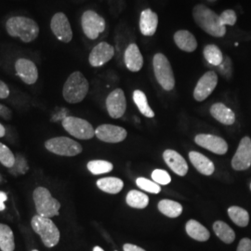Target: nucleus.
Returning a JSON list of instances; mask_svg holds the SVG:
<instances>
[{
	"label": "nucleus",
	"mask_w": 251,
	"mask_h": 251,
	"mask_svg": "<svg viewBox=\"0 0 251 251\" xmlns=\"http://www.w3.org/2000/svg\"><path fill=\"white\" fill-rule=\"evenodd\" d=\"M195 23L206 34L214 37H223L226 34V27L222 24L220 15L203 4H198L193 9Z\"/></svg>",
	"instance_id": "f257e3e1"
},
{
	"label": "nucleus",
	"mask_w": 251,
	"mask_h": 251,
	"mask_svg": "<svg viewBox=\"0 0 251 251\" xmlns=\"http://www.w3.org/2000/svg\"><path fill=\"white\" fill-rule=\"evenodd\" d=\"M6 30L9 36L24 43L35 41L39 35V25L35 20L25 16H13L7 21Z\"/></svg>",
	"instance_id": "f03ea898"
},
{
	"label": "nucleus",
	"mask_w": 251,
	"mask_h": 251,
	"mask_svg": "<svg viewBox=\"0 0 251 251\" xmlns=\"http://www.w3.org/2000/svg\"><path fill=\"white\" fill-rule=\"evenodd\" d=\"M90 90V84L81 72H74L63 85V95L69 103H79L86 98Z\"/></svg>",
	"instance_id": "7ed1b4c3"
},
{
	"label": "nucleus",
	"mask_w": 251,
	"mask_h": 251,
	"mask_svg": "<svg viewBox=\"0 0 251 251\" xmlns=\"http://www.w3.org/2000/svg\"><path fill=\"white\" fill-rule=\"evenodd\" d=\"M31 225L35 233L41 237L42 242L47 248H53L60 241L61 233L51 219L39 215L34 216Z\"/></svg>",
	"instance_id": "20e7f679"
},
{
	"label": "nucleus",
	"mask_w": 251,
	"mask_h": 251,
	"mask_svg": "<svg viewBox=\"0 0 251 251\" xmlns=\"http://www.w3.org/2000/svg\"><path fill=\"white\" fill-rule=\"evenodd\" d=\"M37 215L45 218H52L60 214L61 203L51 196L45 187H37L33 194Z\"/></svg>",
	"instance_id": "39448f33"
},
{
	"label": "nucleus",
	"mask_w": 251,
	"mask_h": 251,
	"mask_svg": "<svg viewBox=\"0 0 251 251\" xmlns=\"http://www.w3.org/2000/svg\"><path fill=\"white\" fill-rule=\"evenodd\" d=\"M152 66L155 78L162 88L171 91L175 87V77L169 59L163 53H156L152 59Z\"/></svg>",
	"instance_id": "423d86ee"
},
{
	"label": "nucleus",
	"mask_w": 251,
	"mask_h": 251,
	"mask_svg": "<svg viewBox=\"0 0 251 251\" xmlns=\"http://www.w3.org/2000/svg\"><path fill=\"white\" fill-rule=\"evenodd\" d=\"M81 26L85 36L91 40H95L104 32L106 23L96 11L86 10L81 17Z\"/></svg>",
	"instance_id": "0eeeda50"
},
{
	"label": "nucleus",
	"mask_w": 251,
	"mask_h": 251,
	"mask_svg": "<svg viewBox=\"0 0 251 251\" xmlns=\"http://www.w3.org/2000/svg\"><path fill=\"white\" fill-rule=\"evenodd\" d=\"M62 124L63 128L76 139L90 140L95 136V129L90 122L79 117H64Z\"/></svg>",
	"instance_id": "6e6552de"
},
{
	"label": "nucleus",
	"mask_w": 251,
	"mask_h": 251,
	"mask_svg": "<svg viewBox=\"0 0 251 251\" xmlns=\"http://www.w3.org/2000/svg\"><path fill=\"white\" fill-rule=\"evenodd\" d=\"M48 151L63 156H75L82 152V146L67 137H56L45 143Z\"/></svg>",
	"instance_id": "1a4fd4ad"
},
{
	"label": "nucleus",
	"mask_w": 251,
	"mask_h": 251,
	"mask_svg": "<svg viewBox=\"0 0 251 251\" xmlns=\"http://www.w3.org/2000/svg\"><path fill=\"white\" fill-rule=\"evenodd\" d=\"M50 29L54 36L63 43H69L73 39L72 27L63 12H57L50 21Z\"/></svg>",
	"instance_id": "9d476101"
},
{
	"label": "nucleus",
	"mask_w": 251,
	"mask_h": 251,
	"mask_svg": "<svg viewBox=\"0 0 251 251\" xmlns=\"http://www.w3.org/2000/svg\"><path fill=\"white\" fill-rule=\"evenodd\" d=\"M251 166V139L244 137L236 152L232 159V167L234 171H247Z\"/></svg>",
	"instance_id": "9b49d317"
},
{
	"label": "nucleus",
	"mask_w": 251,
	"mask_h": 251,
	"mask_svg": "<svg viewBox=\"0 0 251 251\" xmlns=\"http://www.w3.org/2000/svg\"><path fill=\"white\" fill-rule=\"evenodd\" d=\"M218 85V75L214 71L205 73L194 90V98L198 101H203L213 92Z\"/></svg>",
	"instance_id": "f8f14e48"
},
{
	"label": "nucleus",
	"mask_w": 251,
	"mask_h": 251,
	"mask_svg": "<svg viewBox=\"0 0 251 251\" xmlns=\"http://www.w3.org/2000/svg\"><path fill=\"white\" fill-rule=\"evenodd\" d=\"M126 130L122 126L104 124L95 129V136L104 143L117 144L121 143L126 138Z\"/></svg>",
	"instance_id": "ddd939ff"
},
{
	"label": "nucleus",
	"mask_w": 251,
	"mask_h": 251,
	"mask_svg": "<svg viewBox=\"0 0 251 251\" xmlns=\"http://www.w3.org/2000/svg\"><path fill=\"white\" fill-rule=\"evenodd\" d=\"M106 108L108 114L112 118L123 117L126 109V100L124 91L121 89L113 90L106 98Z\"/></svg>",
	"instance_id": "4468645a"
},
{
	"label": "nucleus",
	"mask_w": 251,
	"mask_h": 251,
	"mask_svg": "<svg viewBox=\"0 0 251 251\" xmlns=\"http://www.w3.org/2000/svg\"><path fill=\"white\" fill-rule=\"evenodd\" d=\"M115 55L114 47L107 42H100L90 51L89 62L92 67H100L113 59Z\"/></svg>",
	"instance_id": "2eb2a0df"
},
{
	"label": "nucleus",
	"mask_w": 251,
	"mask_h": 251,
	"mask_svg": "<svg viewBox=\"0 0 251 251\" xmlns=\"http://www.w3.org/2000/svg\"><path fill=\"white\" fill-rule=\"evenodd\" d=\"M15 72L27 85H33L38 79V69L36 63L26 58H20L15 63Z\"/></svg>",
	"instance_id": "dca6fc26"
},
{
	"label": "nucleus",
	"mask_w": 251,
	"mask_h": 251,
	"mask_svg": "<svg viewBox=\"0 0 251 251\" xmlns=\"http://www.w3.org/2000/svg\"><path fill=\"white\" fill-rule=\"evenodd\" d=\"M195 142L199 146L210 152L223 155L228 151V144L223 138L211 134H198L195 138Z\"/></svg>",
	"instance_id": "f3484780"
},
{
	"label": "nucleus",
	"mask_w": 251,
	"mask_h": 251,
	"mask_svg": "<svg viewBox=\"0 0 251 251\" xmlns=\"http://www.w3.org/2000/svg\"><path fill=\"white\" fill-rule=\"evenodd\" d=\"M126 67L131 72H139L144 66V57L141 53L139 47L131 43L126 47L124 53Z\"/></svg>",
	"instance_id": "a211bd4d"
},
{
	"label": "nucleus",
	"mask_w": 251,
	"mask_h": 251,
	"mask_svg": "<svg viewBox=\"0 0 251 251\" xmlns=\"http://www.w3.org/2000/svg\"><path fill=\"white\" fill-rule=\"evenodd\" d=\"M163 158L171 171L179 176H185L188 171V165L185 159L174 150H166L163 153Z\"/></svg>",
	"instance_id": "6ab92c4d"
},
{
	"label": "nucleus",
	"mask_w": 251,
	"mask_h": 251,
	"mask_svg": "<svg viewBox=\"0 0 251 251\" xmlns=\"http://www.w3.org/2000/svg\"><path fill=\"white\" fill-rule=\"evenodd\" d=\"M158 26V16L151 9H145L140 16V30L144 36H152Z\"/></svg>",
	"instance_id": "aec40b11"
},
{
	"label": "nucleus",
	"mask_w": 251,
	"mask_h": 251,
	"mask_svg": "<svg viewBox=\"0 0 251 251\" xmlns=\"http://www.w3.org/2000/svg\"><path fill=\"white\" fill-rule=\"evenodd\" d=\"M176 46L185 52H194L198 49V40L188 30H179L173 36Z\"/></svg>",
	"instance_id": "412c9836"
},
{
	"label": "nucleus",
	"mask_w": 251,
	"mask_h": 251,
	"mask_svg": "<svg viewBox=\"0 0 251 251\" xmlns=\"http://www.w3.org/2000/svg\"><path fill=\"white\" fill-rule=\"evenodd\" d=\"M189 158L192 165L197 169V171L203 175L210 176L215 171L213 162L200 152L195 151L189 152Z\"/></svg>",
	"instance_id": "4be33fe9"
},
{
	"label": "nucleus",
	"mask_w": 251,
	"mask_h": 251,
	"mask_svg": "<svg viewBox=\"0 0 251 251\" xmlns=\"http://www.w3.org/2000/svg\"><path fill=\"white\" fill-rule=\"evenodd\" d=\"M210 114L217 121L226 126L233 125L235 122V115L232 109L227 107L225 103L217 102L210 107Z\"/></svg>",
	"instance_id": "5701e85b"
},
{
	"label": "nucleus",
	"mask_w": 251,
	"mask_h": 251,
	"mask_svg": "<svg viewBox=\"0 0 251 251\" xmlns=\"http://www.w3.org/2000/svg\"><path fill=\"white\" fill-rule=\"evenodd\" d=\"M185 230L190 237L200 242H205L209 239L210 236V233L206 227L196 220H190L187 222L185 225Z\"/></svg>",
	"instance_id": "b1692460"
},
{
	"label": "nucleus",
	"mask_w": 251,
	"mask_h": 251,
	"mask_svg": "<svg viewBox=\"0 0 251 251\" xmlns=\"http://www.w3.org/2000/svg\"><path fill=\"white\" fill-rule=\"evenodd\" d=\"M97 186L101 191L107 194L117 195L122 191V189L124 187V182L121 179L115 178V177H108V178L98 179Z\"/></svg>",
	"instance_id": "393cba45"
},
{
	"label": "nucleus",
	"mask_w": 251,
	"mask_h": 251,
	"mask_svg": "<svg viewBox=\"0 0 251 251\" xmlns=\"http://www.w3.org/2000/svg\"><path fill=\"white\" fill-rule=\"evenodd\" d=\"M0 250L1 251H14L15 241L12 230L7 225L0 224Z\"/></svg>",
	"instance_id": "a878e982"
},
{
	"label": "nucleus",
	"mask_w": 251,
	"mask_h": 251,
	"mask_svg": "<svg viewBox=\"0 0 251 251\" xmlns=\"http://www.w3.org/2000/svg\"><path fill=\"white\" fill-rule=\"evenodd\" d=\"M213 231L216 235L225 244H231L235 239V233L233 229L225 222L217 221L213 225Z\"/></svg>",
	"instance_id": "bb28decb"
},
{
	"label": "nucleus",
	"mask_w": 251,
	"mask_h": 251,
	"mask_svg": "<svg viewBox=\"0 0 251 251\" xmlns=\"http://www.w3.org/2000/svg\"><path fill=\"white\" fill-rule=\"evenodd\" d=\"M158 209L169 218H177L182 213V206L173 200L164 199L158 203Z\"/></svg>",
	"instance_id": "cd10ccee"
},
{
	"label": "nucleus",
	"mask_w": 251,
	"mask_h": 251,
	"mask_svg": "<svg viewBox=\"0 0 251 251\" xmlns=\"http://www.w3.org/2000/svg\"><path fill=\"white\" fill-rule=\"evenodd\" d=\"M126 204L131 207L138 208V209H143L148 206L149 204V198L148 197L137 190H131L128 192L126 198Z\"/></svg>",
	"instance_id": "c85d7f7f"
},
{
	"label": "nucleus",
	"mask_w": 251,
	"mask_h": 251,
	"mask_svg": "<svg viewBox=\"0 0 251 251\" xmlns=\"http://www.w3.org/2000/svg\"><path fill=\"white\" fill-rule=\"evenodd\" d=\"M228 215L237 226L246 227L250 223L249 212L240 206H233L228 208Z\"/></svg>",
	"instance_id": "c756f323"
},
{
	"label": "nucleus",
	"mask_w": 251,
	"mask_h": 251,
	"mask_svg": "<svg viewBox=\"0 0 251 251\" xmlns=\"http://www.w3.org/2000/svg\"><path fill=\"white\" fill-rule=\"evenodd\" d=\"M204 57L206 62L212 66H219L224 61V54L220 48L214 44L206 45L203 50Z\"/></svg>",
	"instance_id": "7c9ffc66"
},
{
	"label": "nucleus",
	"mask_w": 251,
	"mask_h": 251,
	"mask_svg": "<svg viewBox=\"0 0 251 251\" xmlns=\"http://www.w3.org/2000/svg\"><path fill=\"white\" fill-rule=\"evenodd\" d=\"M133 100H134L135 104L137 105V107L140 110V112L144 115V117H148V118L154 117V113H153L152 108L150 107V105L148 103L147 97H146L145 93L143 92L142 90H134Z\"/></svg>",
	"instance_id": "2f4dec72"
},
{
	"label": "nucleus",
	"mask_w": 251,
	"mask_h": 251,
	"mask_svg": "<svg viewBox=\"0 0 251 251\" xmlns=\"http://www.w3.org/2000/svg\"><path fill=\"white\" fill-rule=\"evenodd\" d=\"M114 166L111 162L106 160H91L88 163V170L93 175L105 174L113 171Z\"/></svg>",
	"instance_id": "473e14b6"
},
{
	"label": "nucleus",
	"mask_w": 251,
	"mask_h": 251,
	"mask_svg": "<svg viewBox=\"0 0 251 251\" xmlns=\"http://www.w3.org/2000/svg\"><path fill=\"white\" fill-rule=\"evenodd\" d=\"M16 157L9 147L0 143V163L6 168L11 169L15 164Z\"/></svg>",
	"instance_id": "72a5a7b5"
},
{
	"label": "nucleus",
	"mask_w": 251,
	"mask_h": 251,
	"mask_svg": "<svg viewBox=\"0 0 251 251\" xmlns=\"http://www.w3.org/2000/svg\"><path fill=\"white\" fill-rule=\"evenodd\" d=\"M136 184L139 188L144 190L151 194H159L161 192V187L159 184L154 182L151 179H145V178H138L136 179Z\"/></svg>",
	"instance_id": "f704fd0d"
},
{
	"label": "nucleus",
	"mask_w": 251,
	"mask_h": 251,
	"mask_svg": "<svg viewBox=\"0 0 251 251\" xmlns=\"http://www.w3.org/2000/svg\"><path fill=\"white\" fill-rule=\"evenodd\" d=\"M27 171H28V166H27L26 160L25 159L24 156L18 154L14 166L11 169H9L10 173L14 175H20V174H25Z\"/></svg>",
	"instance_id": "c9c22d12"
},
{
	"label": "nucleus",
	"mask_w": 251,
	"mask_h": 251,
	"mask_svg": "<svg viewBox=\"0 0 251 251\" xmlns=\"http://www.w3.org/2000/svg\"><path fill=\"white\" fill-rule=\"evenodd\" d=\"M152 179L159 185H168L171 183V177L170 174L163 170H155L152 172Z\"/></svg>",
	"instance_id": "e433bc0d"
},
{
	"label": "nucleus",
	"mask_w": 251,
	"mask_h": 251,
	"mask_svg": "<svg viewBox=\"0 0 251 251\" xmlns=\"http://www.w3.org/2000/svg\"><path fill=\"white\" fill-rule=\"evenodd\" d=\"M220 19H221L222 24L225 26L226 25L233 26L237 21V16H236L235 11L233 9H226L222 12V14H220Z\"/></svg>",
	"instance_id": "4c0bfd02"
},
{
	"label": "nucleus",
	"mask_w": 251,
	"mask_h": 251,
	"mask_svg": "<svg viewBox=\"0 0 251 251\" xmlns=\"http://www.w3.org/2000/svg\"><path fill=\"white\" fill-rule=\"evenodd\" d=\"M217 67H218L219 72L222 74L223 76H225V77L228 78V79L231 77L232 72H233V67H232V61H231V59L228 56L224 57L223 63H221Z\"/></svg>",
	"instance_id": "58836bf2"
},
{
	"label": "nucleus",
	"mask_w": 251,
	"mask_h": 251,
	"mask_svg": "<svg viewBox=\"0 0 251 251\" xmlns=\"http://www.w3.org/2000/svg\"><path fill=\"white\" fill-rule=\"evenodd\" d=\"M236 251H251V240L250 238H243L240 240Z\"/></svg>",
	"instance_id": "ea45409f"
},
{
	"label": "nucleus",
	"mask_w": 251,
	"mask_h": 251,
	"mask_svg": "<svg viewBox=\"0 0 251 251\" xmlns=\"http://www.w3.org/2000/svg\"><path fill=\"white\" fill-rule=\"evenodd\" d=\"M0 117L5 120H10L12 117V112L9 107L5 106L4 104H0Z\"/></svg>",
	"instance_id": "a19ab883"
},
{
	"label": "nucleus",
	"mask_w": 251,
	"mask_h": 251,
	"mask_svg": "<svg viewBox=\"0 0 251 251\" xmlns=\"http://www.w3.org/2000/svg\"><path fill=\"white\" fill-rule=\"evenodd\" d=\"M9 96V89L4 81L0 80V99H6Z\"/></svg>",
	"instance_id": "79ce46f5"
},
{
	"label": "nucleus",
	"mask_w": 251,
	"mask_h": 251,
	"mask_svg": "<svg viewBox=\"0 0 251 251\" xmlns=\"http://www.w3.org/2000/svg\"><path fill=\"white\" fill-rule=\"evenodd\" d=\"M8 200V196L6 193L0 191V211H3L6 206H5V202Z\"/></svg>",
	"instance_id": "37998d69"
},
{
	"label": "nucleus",
	"mask_w": 251,
	"mask_h": 251,
	"mask_svg": "<svg viewBox=\"0 0 251 251\" xmlns=\"http://www.w3.org/2000/svg\"><path fill=\"white\" fill-rule=\"evenodd\" d=\"M123 250H124V251H144V249H142L138 246L132 245V244H125L124 247H123Z\"/></svg>",
	"instance_id": "c03bdc74"
},
{
	"label": "nucleus",
	"mask_w": 251,
	"mask_h": 251,
	"mask_svg": "<svg viewBox=\"0 0 251 251\" xmlns=\"http://www.w3.org/2000/svg\"><path fill=\"white\" fill-rule=\"evenodd\" d=\"M5 134H6V129H5L4 126L0 123V138L4 137V135Z\"/></svg>",
	"instance_id": "a18cd8bd"
},
{
	"label": "nucleus",
	"mask_w": 251,
	"mask_h": 251,
	"mask_svg": "<svg viewBox=\"0 0 251 251\" xmlns=\"http://www.w3.org/2000/svg\"><path fill=\"white\" fill-rule=\"evenodd\" d=\"M93 251H104L100 247H98V246H96V247H94V249H93Z\"/></svg>",
	"instance_id": "49530a36"
},
{
	"label": "nucleus",
	"mask_w": 251,
	"mask_h": 251,
	"mask_svg": "<svg viewBox=\"0 0 251 251\" xmlns=\"http://www.w3.org/2000/svg\"><path fill=\"white\" fill-rule=\"evenodd\" d=\"M207 1H209V2H215L217 0H207Z\"/></svg>",
	"instance_id": "de8ad7c7"
},
{
	"label": "nucleus",
	"mask_w": 251,
	"mask_h": 251,
	"mask_svg": "<svg viewBox=\"0 0 251 251\" xmlns=\"http://www.w3.org/2000/svg\"><path fill=\"white\" fill-rule=\"evenodd\" d=\"M37 251V250H33V251Z\"/></svg>",
	"instance_id": "09e8293b"
},
{
	"label": "nucleus",
	"mask_w": 251,
	"mask_h": 251,
	"mask_svg": "<svg viewBox=\"0 0 251 251\" xmlns=\"http://www.w3.org/2000/svg\"></svg>",
	"instance_id": "8fccbe9b"
}]
</instances>
